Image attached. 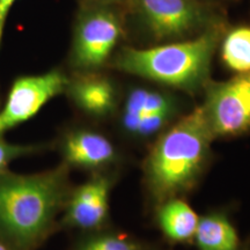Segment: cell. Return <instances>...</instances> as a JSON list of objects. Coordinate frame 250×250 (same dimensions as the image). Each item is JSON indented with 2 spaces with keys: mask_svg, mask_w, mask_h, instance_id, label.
I'll return each instance as SVG.
<instances>
[{
  "mask_svg": "<svg viewBox=\"0 0 250 250\" xmlns=\"http://www.w3.org/2000/svg\"><path fill=\"white\" fill-rule=\"evenodd\" d=\"M213 140L202 105L159 134L144 162V184L156 205L197 186L210 162Z\"/></svg>",
  "mask_w": 250,
  "mask_h": 250,
  "instance_id": "obj_1",
  "label": "cell"
},
{
  "mask_svg": "<svg viewBox=\"0 0 250 250\" xmlns=\"http://www.w3.org/2000/svg\"><path fill=\"white\" fill-rule=\"evenodd\" d=\"M70 192L65 164L31 175L0 171V236L21 248L39 243L54 226Z\"/></svg>",
  "mask_w": 250,
  "mask_h": 250,
  "instance_id": "obj_2",
  "label": "cell"
},
{
  "mask_svg": "<svg viewBox=\"0 0 250 250\" xmlns=\"http://www.w3.org/2000/svg\"><path fill=\"white\" fill-rule=\"evenodd\" d=\"M221 36L223 27L213 24L193 40L148 49L123 48L112 64L125 73L195 93L206 86Z\"/></svg>",
  "mask_w": 250,
  "mask_h": 250,
  "instance_id": "obj_3",
  "label": "cell"
},
{
  "mask_svg": "<svg viewBox=\"0 0 250 250\" xmlns=\"http://www.w3.org/2000/svg\"><path fill=\"white\" fill-rule=\"evenodd\" d=\"M122 36V23L109 4L86 2L78 15L70 62L79 73L100 70Z\"/></svg>",
  "mask_w": 250,
  "mask_h": 250,
  "instance_id": "obj_4",
  "label": "cell"
},
{
  "mask_svg": "<svg viewBox=\"0 0 250 250\" xmlns=\"http://www.w3.org/2000/svg\"><path fill=\"white\" fill-rule=\"evenodd\" d=\"M213 138H233L250 131V71L208 86L202 105Z\"/></svg>",
  "mask_w": 250,
  "mask_h": 250,
  "instance_id": "obj_5",
  "label": "cell"
},
{
  "mask_svg": "<svg viewBox=\"0 0 250 250\" xmlns=\"http://www.w3.org/2000/svg\"><path fill=\"white\" fill-rule=\"evenodd\" d=\"M68 83L66 74L58 68L18 78L0 110V134L35 116L50 100L66 92Z\"/></svg>",
  "mask_w": 250,
  "mask_h": 250,
  "instance_id": "obj_6",
  "label": "cell"
},
{
  "mask_svg": "<svg viewBox=\"0 0 250 250\" xmlns=\"http://www.w3.org/2000/svg\"><path fill=\"white\" fill-rule=\"evenodd\" d=\"M137 13L158 41L190 35L208 22L205 7L195 0H134Z\"/></svg>",
  "mask_w": 250,
  "mask_h": 250,
  "instance_id": "obj_7",
  "label": "cell"
},
{
  "mask_svg": "<svg viewBox=\"0 0 250 250\" xmlns=\"http://www.w3.org/2000/svg\"><path fill=\"white\" fill-rule=\"evenodd\" d=\"M112 177L96 171L90 179L70 192L65 205L64 224L83 230L99 229L109 214Z\"/></svg>",
  "mask_w": 250,
  "mask_h": 250,
  "instance_id": "obj_8",
  "label": "cell"
},
{
  "mask_svg": "<svg viewBox=\"0 0 250 250\" xmlns=\"http://www.w3.org/2000/svg\"><path fill=\"white\" fill-rule=\"evenodd\" d=\"M61 152L67 167L100 171L114 165L118 152L114 143L98 131L76 129L62 137Z\"/></svg>",
  "mask_w": 250,
  "mask_h": 250,
  "instance_id": "obj_9",
  "label": "cell"
},
{
  "mask_svg": "<svg viewBox=\"0 0 250 250\" xmlns=\"http://www.w3.org/2000/svg\"><path fill=\"white\" fill-rule=\"evenodd\" d=\"M66 92L74 104L93 117H107L117 105V92L114 83L96 72L79 73L70 79Z\"/></svg>",
  "mask_w": 250,
  "mask_h": 250,
  "instance_id": "obj_10",
  "label": "cell"
},
{
  "mask_svg": "<svg viewBox=\"0 0 250 250\" xmlns=\"http://www.w3.org/2000/svg\"><path fill=\"white\" fill-rule=\"evenodd\" d=\"M158 112L179 114L177 101L169 94L160 90L136 87L127 93L121 114L122 129L132 137L137 125L143 118Z\"/></svg>",
  "mask_w": 250,
  "mask_h": 250,
  "instance_id": "obj_11",
  "label": "cell"
},
{
  "mask_svg": "<svg viewBox=\"0 0 250 250\" xmlns=\"http://www.w3.org/2000/svg\"><path fill=\"white\" fill-rule=\"evenodd\" d=\"M156 220L164 235L171 242L193 240L199 215L182 198H170L158 205Z\"/></svg>",
  "mask_w": 250,
  "mask_h": 250,
  "instance_id": "obj_12",
  "label": "cell"
},
{
  "mask_svg": "<svg viewBox=\"0 0 250 250\" xmlns=\"http://www.w3.org/2000/svg\"><path fill=\"white\" fill-rule=\"evenodd\" d=\"M198 250H239V234L227 214L211 212L199 217L193 236Z\"/></svg>",
  "mask_w": 250,
  "mask_h": 250,
  "instance_id": "obj_13",
  "label": "cell"
},
{
  "mask_svg": "<svg viewBox=\"0 0 250 250\" xmlns=\"http://www.w3.org/2000/svg\"><path fill=\"white\" fill-rule=\"evenodd\" d=\"M225 65L236 73L250 71V27H239L225 37L221 45Z\"/></svg>",
  "mask_w": 250,
  "mask_h": 250,
  "instance_id": "obj_14",
  "label": "cell"
},
{
  "mask_svg": "<svg viewBox=\"0 0 250 250\" xmlns=\"http://www.w3.org/2000/svg\"><path fill=\"white\" fill-rule=\"evenodd\" d=\"M77 250H143V248L123 234L103 233L86 239Z\"/></svg>",
  "mask_w": 250,
  "mask_h": 250,
  "instance_id": "obj_15",
  "label": "cell"
},
{
  "mask_svg": "<svg viewBox=\"0 0 250 250\" xmlns=\"http://www.w3.org/2000/svg\"><path fill=\"white\" fill-rule=\"evenodd\" d=\"M39 146L35 145H15L0 139V171L6 170L7 166L15 159L39 152Z\"/></svg>",
  "mask_w": 250,
  "mask_h": 250,
  "instance_id": "obj_16",
  "label": "cell"
},
{
  "mask_svg": "<svg viewBox=\"0 0 250 250\" xmlns=\"http://www.w3.org/2000/svg\"><path fill=\"white\" fill-rule=\"evenodd\" d=\"M14 2L15 0H0V46H1L2 36H4L6 21Z\"/></svg>",
  "mask_w": 250,
  "mask_h": 250,
  "instance_id": "obj_17",
  "label": "cell"
},
{
  "mask_svg": "<svg viewBox=\"0 0 250 250\" xmlns=\"http://www.w3.org/2000/svg\"><path fill=\"white\" fill-rule=\"evenodd\" d=\"M115 0H87V2H98V4H109Z\"/></svg>",
  "mask_w": 250,
  "mask_h": 250,
  "instance_id": "obj_18",
  "label": "cell"
},
{
  "mask_svg": "<svg viewBox=\"0 0 250 250\" xmlns=\"http://www.w3.org/2000/svg\"><path fill=\"white\" fill-rule=\"evenodd\" d=\"M239 250H250V240L245 243H242Z\"/></svg>",
  "mask_w": 250,
  "mask_h": 250,
  "instance_id": "obj_19",
  "label": "cell"
},
{
  "mask_svg": "<svg viewBox=\"0 0 250 250\" xmlns=\"http://www.w3.org/2000/svg\"><path fill=\"white\" fill-rule=\"evenodd\" d=\"M0 250H9V249L7 248V246H6L5 243L2 242L1 239H0Z\"/></svg>",
  "mask_w": 250,
  "mask_h": 250,
  "instance_id": "obj_20",
  "label": "cell"
}]
</instances>
